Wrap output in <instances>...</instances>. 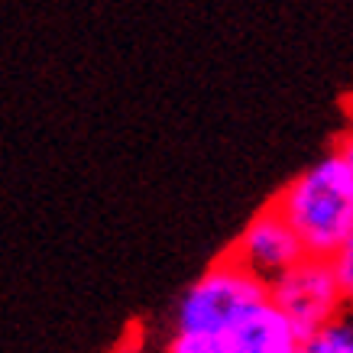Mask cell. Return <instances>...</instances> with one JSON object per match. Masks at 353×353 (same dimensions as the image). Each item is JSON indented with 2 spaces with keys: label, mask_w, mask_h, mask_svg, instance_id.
<instances>
[{
  "label": "cell",
  "mask_w": 353,
  "mask_h": 353,
  "mask_svg": "<svg viewBox=\"0 0 353 353\" xmlns=\"http://www.w3.org/2000/svg\"><path fill=\"white\" fill-rule=\"evenodd\" d=\"M269 299L285 311V318L295 324V331L301 334V343H305L314 331H321L324 324L341 318L347 295L337 282L331 256L305 253L295 266L279 272L269 282Z\"/></svg>",
  "instance_id": "3"
},
{
  "label": "cell",
  "mask_w": 353,
  "mask_h": 353,
  "mask_svg": "<svg viewBox=\"0 0 353 353\" xmlns=\"http://www.w3.org/2000/svg\"><path fill=\"white\" fill-rule=\"evenodd\" d=\"M269 299V282L236 263L230 253L182 292L175 305L169 350L172 353H227V341L259 301Z\"/></svg>",
  "instance_id": "1"
},
{
  "label": "cell",
  "mask_w": 353,
  "mask_h": 353,
  "mask_svg": "<svg viewBox=\"0 0 353 353\" xmlns=\"http://www.w3.org/2000/svg\"><path fill=\"white\" fill-rule=\"evenodd\" d=\"M311 256H331L353 234V179L337 150L299 172L272 198Z\"/></svg>",
  "instance_id": "2"
},
{
  "label": "cell",
  "mask_w": 353,
  "mask_h": 353,
  "mask_svg": "<svg viewBox=\"0 0 353 353\" xmlns=\"http://www.w3.org/2000/svg\"><path fill=\"white\" fill-rule=\"evenodd\" d=\"M301 334L272 299L259 301L234 327L227 353H299Z\"/></svg>",
  "instance_id": "5"
},
{
  "label": "cell",
  "mask_w": 353,
  "mask_h": 353,
  "mask_svg": "<svg viewBox=\"0 0 353 353\" xmlns=\"http://www.w3.org/2000/svg\"><path fill=\"white\" fill-rule=\"evenodd\" d=\"M224 253H230L236 263H243L246 269L272 282L279 272H285L305 256V243L289 224V217L269 201L263 211H256L246 221L243 230L234 236V243Z\"/></svg>",
  "instance_id": "4"
},
{
  "label": "cell",
  "mask_w": 353,
  "mask_h": 353,
  "mask_svg": "<svg viewBox=\"0 0 353 353\" xmlns=\"http://www.w3.org/2000/svg\"><path fill=\"white\" fill-rule=\"evenodd\" d=\"M334 150H337V156L343 159V165H347V172H350V179H353V127L337 139V146H334Z\"/></svg>",
  "instance_id": "8"
},
{
  "label": "cell",
  "mask_w": 353,
  "mask_h": 353,
  "mask_svg": "<svg viewBox=\"0 0 353 353\" xmlns=\"http://www.w3.org/2000/svg\"><path fill=\"white\" fill-rule=\"evenodd\" d=\"M331 266L337 272V282H341L347 301H353V234L331 253Z\"/></svg>",
  "instance_id": "7"
},
{
  "label": "cell",
  "mask_w": 353,
  "mask_h": 353,
  "mask_svg": "<svg viewBox=\"0 0 353 353\" xmlns=\"http://www.w3.org/2000/svg\"><path fill=\"white\" fill-rule=\"evenodd\" d=\"M305 353H353V324L334 318L324 324L321 331H314L308 341L301 343Z\"/></svg>",
  "instance_id": "6"
}]
</instances>
